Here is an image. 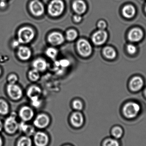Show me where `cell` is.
<instances>
[{
	"label": "cell",
	"mask_w": 146,
	"mask_h": 146,
	"mask_svg": "<svg viewBox=\"0 0 146 146\" xmlns=\"http://www.w3.org/2000/svg\"><path fill=\"white\" fill-rule=\"evenodd\" d=\"M137 48L136 45L133 44H129L127 46V50L130 55H134L137 53Z\"/></svg>",
	"instance_id": "f1b7e54d"
},
{
	"label": "cell",
	"mask_w": 146,
	"mask_h": 146,
	"mask_svg": "<svg viewBox=\"0 0 146 146\" xmlns=\"http://www.w3.org/2000/svg\"><path fill=\"white\" fill-rule=\"evenodd\" d=\"M6 5V3H5L4 1H1L0 2V7H5Z\"/></svg>",
	"instance_id": "8d00e7d4"
},
{
	"label": "cell",
	"mask_w": 146,
	"mask_h": 146,
	"mask_svg": "<svg viewBox=\"0 0 146 146\" xmlns=\"http://www.w3.org/2000/svg\"><path fill=\"white\" fill-rule=\"evenodd\" d=\"M141 110V107L138 103L128 102L123 106V115L128 118H133L138 115Z\"/></svg>",
	"instance_id": "6da1fadb"
},
{
	"label": "cell",
	"mask_w": 146,
	"mask_h": 146,
	"mask_svg": "<svg viewBox=\"0 0 146 146\" xmlns=\"http://www.w3.org/2000/svg\"><path fill=\"white\" fill-rule=\"evenodd\" d=\"M31 104L34 107L38 108L41 105V101L39 98H34L31 99Z\"/></svg>",
	"instance_id": "1f68e13d"
},
{
	"label": "cell",
	"mask_w": 146,
	"mask_h": 146,
	"mask_svg": "<svg viewBox=\"0 0 146 146\" xmlns=\"http://www.w3.org/2000/svg\"><path fill=\"white\" fill-rule=\"evenodd\" d=\"M64 7V3L61 0H53L49 4L48 11L52 16H58L62 13Z\"/></svg>",
	"instance_id": "277c9868"
},
{
	"label": "cell",
	"mask_w": 146,
	"mask_h": 146,
	"mask_svg": "<svg viewBox=\"0 0 146 146\" xmlns=\"http://www.w3.org/2000/svg\"><path fill=\"white\" fill-rule=\"evenodd\" d=\"M34 115L33 110L28 106H24L19 111V116L24 121H29L32 119Z\"/></svg>",
	"instance_id": "5bb4252c"
},
{
	"label": "cell",
	"mask_w": 146,
	"mask_h": 146,
	"mask_svg": "<svg viewBox=\"0 0 146 146\" xmlns=\"http://www.w3.org/2000/svg\"><path fill=\"white\" fill-rule=\"evenodd\" d=\"M3 127V126L2 123L0 121V132H1L2 129Z\"/></svg>",
	"instance_id": "74e56055"
},
{
	"label": "cell",
	"mask_w": 146,
	"mask_h": 146,
	"mask_svg": "<svg viewBox=\"0 0 146 146\" xmlns=\"http://www.w3.org/2000/svg\"><path fill=\"white\" fill-rule=\"evenodd\" d=\"M144 36V32L141 28L135 27L129 31L128 34V38L133 42H137L142 40Z\"/></svg>",
	"instance_id": "52a82bcc"
},
{
	"label": "cell",
	"mask_w": 146,
	"mask_h": 146,
	"mask_svg": "<svg viewBox=\"0 0 146 146\" xmlns=\"http://www.w3.org/2000/svg\"><path fill=\"white\" fill-rule=\"evenodd\" d=\"M18 40L21 44H27L32 41L35 36L34 31L31 27H24L18 32Z\"/></svg>",
	"instance_id": "7a4b0ae2"
},
{
	"label": "cell",
	"mask_w": 146,
	"mask_h": 146,
	"mask_svg": "<svg viewBox=\"0 0 146 146\" xmlns=\"http://www.w3.org/2000/svg\"><path fill=\"white\" fill-rule=\"evenodd\" d=\"M1 69H0V74H1Z\"/></svg>",
	"instance_id": "b9f144b4"
},
{
	"label": "cell",
	"mask_w": 146,
	"mask_h": 146,
	"mask_svg": "<svg viewBox=\"0 0 146 146\" xmlns=\"http://www.w3.org/2000/svg\"><path fill=\"white\" fill-rule=\"evenodd\" d=\"M29 77L30 80L33 81H36L40 77V74L38 70L35 69H33L29 72Z\"/></svg>",
	"instance_id": "484cf974"
},
{
	"label": "cell",
	"mask_w": 146,
	"mask_h": 146,
	"mask_svg": "<svg viewBox=\"0 0 146 146\" xmlns=\"http://www.w3.org/2000/svg\"><path fill=\"white\" fill-rule=\"evenodd\" d=\"M18 80L17 76L15 75H10L8 77V81L10 82V84H15Z\"/></svg>",
	"instance_id": "e575fe53"
},
{
	"label": "cell",
	"mask_w": 146,
	"mask_h": 146,
	"mask_svg": "<svg viewBox=\"0 0 146 146\" xmlns=\"http://www.w3.org/2000/svg\"><path fill=\"white\" fill-rule=\"evenodd\" d=\"M145 96L146 97V88L145 90Z\"/></svg>",
	"instance_id": "ab89813d"
},
{
	"label": "cell",
	"mask_w": 146,
	"mask_h": 146,
	"mask_svg": "<svg viewBox=\"0 0 146 146\" xmlns=\"http://www.w3.org/2000/svg\"><path fill=\"white\" fill-rule=\"evenodd\" d=\"M49 123V118L45 114H40L37 116L35 121L34 124L36 127L39 128H44L46 127Z\"/></svg>",
	"instance_id": "7c38bea8"
},
{
	"label": "cell",
	"mask_w": 146,
	"mask_h": 146,
	"mask_svg": "<svg viewBox=\"0 0 146 146\" xmlns=\"http://www.w3.org/2000/svg\"><path fill=\"white\" fill-rule=\"evenodd\" d=\"M33 66L34 69L38 72H43L47 69L48 64L46 61L43 59L38 58L33 61Z\"/></svg>",
	"instance_id": "ac0fdd59"
},
{
	"label": "cell",
	"mask_w": 146,
	"mask_h": 146,
	"mask_svg": "<svg viewBox=\"0 0 146 146\" xmlns=\"http://www.w3.org/2000/svg\"><path fill=\"white\" fill-rule=\"evenodd\" d=\"M73 19H74L75 22H79L81 20L82 17L79 15H74Z\"/></svg>",
	"instance_id": "d590c367"
},
{
	"label": "cell",
	"mask_w": 146,
	"mask_h": 146,
	"mask_svg": "<svg viewBox=\"0 0 146 146\" xmlns=\"http://www.w3.org/2000/svg\"><path fill=\"white\" fill-rule=\"evenodd\" d=\"M76 48L78 53L83 57H88L92 52V48L91 44L83 38L78 40L76 43Z\"/></svg>",
	"instance_id": "3957f363"
},
{
	"label": "cell",
	"mask_w": 146,
	"mask_h": 146,
	"mask_svg": "<svg viewBox=\"0 0 146 146\" xmlns=\"http://www.w3.org/2000/svg\"><path fill=\"white\" fill-rule=\"evenodd\" d=\"M42 94V90L39 87L33 86L30 87L27 92V96L30 99L39 98Z\"/></svg>",
	"instance_id": "ffe728a7"
},
{
	"label": "cell",
	"mask_w": 146,
	"mask_h": 146,
	"mask_svg": "<svg viewBox=\"0 0 146 146\" xmlns=\"http://www.w3.org/2000/svg\"><path fill=\"white\" fill-rule=\"evenodd\" d=\"M104 56L109 60L115 59L117 56V52L115 49L110 46H106L103 50Z\"/></svg>",
	"instance_id": "44dd1931"
},
{
	"label": "cell",
	"mask_w": 146,
	"mask_h": 146,
	"mask_svg": "<svg viewBox=\"0 0 146 146\" xmlns=\"http://www.w3.org/2000/svg\"><path fill=\"white\" fill-rule=\"evenodd\" d=\"M48 42L53 46H58L64 43L65 38L64 36L58 32H54L50 33L48 38Z\"/></svg>",
	"instance_id": "9c48e42d"
},
{
	"label": "cell",
	"mask_w": 146,
	"mask_h": 146,
	"mask_svg": "<svg viewBox=\"0 0 146 146\" xmlns=\"http://www.w3.org/2000/svg\"><path fill=\"white\" fill-rule=\"evenodd\" d=\"M143 79L140 76H135L131 79L129 83L130 88L134 92H138L144 86Z\"/></svg>",
	"instance_id": "8fae6325"
},
{
	"label": "cell",
	"mask_w": 146,
	"mask_h": 146,
	"mask_svg": "<svg viewBox=\"0 0 146 146\" xmlns=\"http://www.w3.org/2000/svg\"><path fill=\"white\" fill-rule=\"evenodd\" d=\"M112 135L115 138L119 139L121 137L123 133V131L121 127H116L113 128L111 131Z\"/></svg>",
	"instance_id": "83f0119b"
},
{
	"label": "cell",
	"mask_w": 146,
	"mask_h": 146,
	"mask_svg": "<svg viewBox=\"0 0 146 146\" xmlns=\"http://www.w3.org/2000/svg\"><path fill=\"white\" fill-rule=\"evenodd\" d=\"M135 8L133 5L129 4L126 5L123 8L122 14L123 16L128 19H130L134 16L135 14Z\"/></svg>",
	"instance_id": "d6986e66"
},
{
	"label": "cell",
	"mask_w": 146,
	"mask_h": 146,
	"mask_svg": "<svg viewBox=\"0 0 146 146\" xmlns=\"http://www.w3.org/2000/svg\"><path fill=\"white\" fill-rule=\"evenodd\" d=\"M3 145V141L1 138L0 137V146H2Z\"/></svg>",
	"instance_id": "f35d334b"
},
{
	"label": "cell",
	"mask_w": 146,
	"mask_h": 146,
	"mask_svg": "<svg viewBox=\"0 0 146 146\" xmlns=\"http://www.w3.org/2000/svg\"><path fill=\"white\" fill-rule=\"evenodd\" d=\"M7 91L10 98L15 100H19L22 97L21 88L15 84H9L7 87Z\"/></svg>",
	"instance_id": "ba28073f"
},
{
	"label": "cell",
	"mask_w": 146,
	"mask_h": 146,
	"mask_svg": "<svg viewBox=\"0 0 146 146\" xmlns=\"http://www.w3.org/2000/svg\"><path fill=\"white\" fill-rule=\"evenodd\" d=\"M19 128L27 135H32L34 133V129L32 126L27 125L24 122H21L19 125Z\"/></svg>",
	"instance_id": "7402d4cb"
},
{
	"label": "cell",
	"mask_w": 146,
	"mask_h": 146,
	"mask_svg": "<svg viewBox=\"0 0 146 146\" xmlns=\"http://www.w3.org/2000/svg\"><path fill=\"white\" fill-rule=\"evenodd\" d=\"M78 36L77 32L74 30H70L68 31L66 34V39L69 41H73L75 40Z\"/></svg>",
	"instance_id": "d4e9b609"
},
{
	"label": "cell",
	"mask_w": 146,
	"mask_h": 146,
	"mask_svg": "<svg viewBox=\"0 0 146 146\" xmlns=\"http://www.w3.org/2000/svg\"><path fill=\"white\" fill-rule=\"evenodd\" d=\"M98 27L99 30H104L107 27V24L104 21H100L98 22Z\"/></svg>",
	"instance_id": "d6a6232c"
},
{
	"label": "cell",
	"mask_w": 146,
	"mask_h": 146,
	"mask_svg": "<svg viewBox=\"0 0 146 146\" xmlns=\"http://www.w3.org/2000/svg\"><path fill=\"white\" fill-rule=\"evenodd\" d=\"M145 12H146V5L145 7Z\"/></svg>",
	"instance_id": "60d3db41"
},
{
	"label": "cell",
	"mask_w": 146,
	"mask_h": 146,
	"mask_svg": "<svg viewBox=\"0 0 146 146\" xmlns=\"http://www.w3.org/2000/svg\"><path fill=\"white\" fill-rule=\"evenodd\" d=\"M18 56L21 60H27L31 56V51L29 48L21 46L19 48L18 52Z\"/></svg>",
	"instance_id": "e0dca14e"
},
{
	"label": "cell",
	"mask_w": 146,
	"mask_h": 146,
	"mask_svg": "<svg viewBox=\"0 0 146 146\" xmlns=\"http://www.w3.org/2000/svg\"><path fill=\"white\" fill-rule=\"evenodd\" d=\"M73 108L77 110H81L83 108V104L80 100H74L72 103Z\"/></svg>",
	"instance_id": "4dcf8cb0"
},
{
	"label": "cell",
	"mask_w": 146,
	"mask_h": 146,
	"mask_svg": "<svg viewBox=\"0 0 146 146\" xmlns=\"http://www.w3.org/2000/svg\"><path fill=\"white\" fill-rule=\"evenodd\" d=\"M32 141L27 136L21 137L17 143V146H31Z\"/></svg>",
	"instance_id": "603a6c76"
},
{
	"label": "cell",
	"mask_w": 146,
	"mask_h": 146,
	"mask_svg": "<svg viewBox=\"0 0 146 146\" xmlns=\"http://www.w3.org/2000/svg\"><path fill=\"white\" fill-rule=\"evenodd\" d=\"M72 7L74 11L78 14L85 13L86 9V5L83 1L76 0L73 3Z\"/></svg>",
	"instance_id": "9a60e30c"
},
{
	"label": "cell",
	"mask_w": 146,
	"mask_h": 146,
	"mask_svg": "<svg viewBox=\"0 0 146 146\" xmlns=\"http://www.w3.org/2000/svg\"><path fill=\"white\" fill-rule=\"evenodd\" d=\"M34 140L37 146H46L48 143V135L42 132H38L35 134Z\"/></svg>",
	"instance_id": "4fadbf2b"
},
{
	"label": "cell",
	"mask_w": 146,
	"mask_h": 146,
	"mask_svg": "<svg viewBox=\"0 0 146 146\" xmlns=\"http://www.w3.org/2000/svg\"><path fill=\"white\" fill-rule=\"evenodd\" d=\"M30 8L31 12L36 16H40L44 12V7L38 0H33L31 1L30 4Z\"/></svg>",
	"instance_id": "30bf717a"
},
{
	"label": "cell",
	"mask_w": 146,
	"mask_h": 146,
	"mask_svg": "<svg viewBox=\"0 0 146 146\" xmlns=\"http://www.w3.org/2000/svg\"><path fill=\"white\" fill-rule=\"evenodd\" d=\"M4 128L7 133L13 134L16 132L19 128V124L16 120L15 116L12 115L7 118L4 124Z\"/></svg>",
	"instance_id": "8992f818"
},
{
	"label": "cell",
	"mask_w": 146,
	"mask_h": 146,
	"mask_svg": "<svg viewBox=\"0 0 146 146\" xmlns=\"http://www.w3.org/2000/svg\"><path fill=\"white\" fill-rule=\"evenodd\" d=\"M59 65H60L62 67H67L70 65V62L69 61L66 59L61 60L59 62Z\"/></svg>",
	"instance_id": "836d02e7"
},
{
	"label": "cell",
	"mask_w": 146,
	"mask_h": 146,
	"mask_svg": "<svg viewBox=\"0 0 146 146\" xmlns=\"http://www.w3.org/2000/svg\"><path fill=\"white\" fill-rule=\"evenodd\" d=\"M58 51L57 49L52 47L48 48L45 51V54L48 57L51 59L56 58L58 55Z\"/></svg>",
	"instance_id": "cb8c5ba5"
},
{
	"label": "cell",
	"mask_w": 146,
	"mask_h": 146,
	"mask_svg": "<svg viewBox=\"0 0 146 146\" xmlns=\"http://www.w3.org/2000/svg\"><path fill=\"white\" fill-rule=\"evenodd\" d=\"M1 1H5V0H1Z\"/></svg>",
	"instance_id": "7bdbcfd3"
},
{
	"label": "cell",
	"mask_w": 146,
	"mask_h": 146,
	"mask_svg": "<svg viewBox=\"0 0 146 146\" xmlns=\"http://www.w3.org/2000/svg\"></svg>",
	"instance_id": "ee69618b"
},
{
	"label": "cell",
	"mask_w": 146,
	"mask_h": 146,
	"mask_svg": "<svg viewBox=\"0 0 146 146\" xmlns=\"http://www.w3.org/2000/svg\"><path fill=\"white\" fill-rule=\"evenodd\" d=\"M8 111V106L7 103L4 100H0V114L6 115Z\"/></svg>",
	"instance_id": "4316f807"
},
{
	"label": "cell",
	"mask_w": 146,
	"mask_h": 146,
	"mask_svg": "<svg viewBox=\"0 0 146 146\" xmlns=\"http://www.w3.org/2000/svg\"><path fill=\"white\" fill-rule=\"evenodd\" d=\"M71 122L74 127H79L83 123V117L80 112H75L72 115L71 118Z\"/></svg>",
	"instance_id": "2e32d148"
},
{
	"label": "cell",
	"mask_w": 146,
	"mask_h": 146,
	"mask_svg": "<svg viewBox=\"0 0 146 146\" xmlns=\"http://www.w3.org/2000/svg\"><path fill=\"white\" fill-rule=\"evenodd\" d=\"M103 146H119V144L116 140L108 139L104 142Z\"/></svg>",
	"instance_id": "f546056e"
},
{
	"label": "cell",
	"mask_w": 146,
	"mask_h": 146,
	"mask_svg": "<svg viewBox=\"0 0 146 146\" xmlns=\"http://www.w3.org/2000/svg\"><path fill=\"white\" fill-rule=\"evenodd\" d=\"M108 36V33L105 30H99L94 33L92 40L95 45L100 46L105 43Z\"/></svg>",
	"instance_id": "5b68a950"
}]
</instances>
